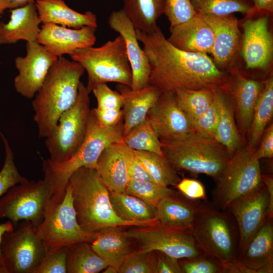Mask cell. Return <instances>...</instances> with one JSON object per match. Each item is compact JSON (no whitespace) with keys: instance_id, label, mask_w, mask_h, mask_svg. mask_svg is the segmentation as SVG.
Segmentation results:
<instances>
[{"instance_id":"14","label":"cell","mask_w":273,"mask_h":273,"mask_svg":"<svg viewBox=\"0 0 273 273\" xmlns=\"http://www.w3.org/2000/svg\"><path fill=\"white\" fill-rule=\"evenodd\" d=\"M269 194L263 186L259 189L242 196L228 206L238 226L239 254L267 219Z\"/></svg>"},{"instance_id":"22","label":"cell","mask_w":273,"mask_h":273,"mask_svg":"<svg viewBox=\"0 0 273 273\" xmlns=\"http://www.w3.org/2000/svg\"><path fill=\"white\" fill-rule=\"evenodd\" d=\"M170 32L167 39L176 48L189 52L210 54L214 34L202 16L196 14L189 21L170 27Z\"/></svg>"},{"instance_id":"1","label":"cell","mask_w":273,"mask_h":273,"mask_svg":"<svg viewBox=\"0 0 273 273\" xmlns=\"http://www.w3.org/2000/svg\"><path fill=\"white\" fill-rule=\"evenodd\" d=\"M150 65L148 84L161 94L177 89L210 90L226 88L227 74L207 54L181 50L171 44L157 26L147 33L136 29Z\"/></svg>"},{"instance_id":"57","label":"cell","mask_w":273,"mask_h":273,"mask_svg":"<svg viewBox=\"0 0 273 273\" xmlns=\"http://www.w3.org/2000/svg\"><path fill=\"white\" fill-rule=\"evenodd\" d=\"M103 272L104 273H116L117 272L116 269L114 268L112 266H107V267H106L104 269Z\"/></svg>"},{"instance_id":"15","label":"cell","mask_w":273,"mask_h":273,"mask_svg":"<svg viewBox=\"0 0 273 273\" xmlns=\"http://www.w3.org/2000/svg\"><path fill=\"white\" fill-rule=\"evenodd\" d=\"M57 58L36 41L27 42L25 56L15 60L18 71L14 80L16 92L25 98H33Z\"/></svg>"},{"instance_id":"27","label":"cell","mask_w":273,"mask_h":273,"mask_svg":"<svg viewBox=\"0 0 273 273\" xmlns=\"http://www.w3.org/2000/svg\"><path fill=\"white\" fill-rule=\"evenodd\" d=\"M35 5L43 24L53 23L73 29L98 26L95 14L89 11L84 14L78 13L69 8L63 0H36Z\"/></svg>"},{"instance_id":"28","label":"cell","mask_w":273,"mask_h":273,"mask_svg":"<svg viewBox=\"0 0 273 273\" xmlns=\"http://www.w3.org/2000/svg\"><path fill=\"white\" fill-rule=\"evenodd\" d=\"M174 192L164 198L156 207V219L160 226L190 229L199 210L201 200L174 197Z\"/></svg>"},{"instance_id":"44","label":"cell","mask_w":273,"mask_h":273,"mask_svg":"<svg viewBox=\"0 0 273 273\" xmlns=\"http://www.w3.org/2000/svg\"><path fill=\"white\" fill-rule=\"evenodd\" d=\"M67 248L63 247L48 250L36 273H66Z\"/></svg>"},{"instance_id":"45","label":"cell","mask_w":273,"mask_h":273,"mask_svg":"<svg viewBox=\"0 0 273 273\" xmlns=\"http://www.w3.org/2000/svg\"><path fill=\"white\" fill-rule=\"evenodd\" d=\"M178 260L183 273H223L222 266L207 255Z\"/></svg>"},{"instance_id":"10","label":"cell","mask_w":273,"mask_h":273,"mask_svg":"<svg viewBox=\"0 0 273 273\" xmlns=\"http://www.w3.org/2000/svg\"><path fill=\"white\" fill-rule=\"evenodd\" d=\"M52 197L51 185L46 177L18 184L0 198V218L9 219L14 225L29 221L36 229L49 210Z\"/></svg>"},{"instance_id":"9","label":"cell","mask_w":273,"mask_h":273,"mask_svg":"<svg viewBox=\"0 0 273 273\" xmlns=\"http://www.w3.org/2000/svg\"><path fill=\"white\" fill-rule=\"evenodd\" d=\"M89 94L80 82L76 101L61 115L56 125L46 138L45 145L51 161L62 163L68 160L83 143L91 111Z\"/></svg>"},{"instance_id":"47","label":"cell","mask_w":273,"mask_h":273,"mask_svg":"<svg viewBox=\"0 0 273 273\" xmlns=\"http://www.w3.org/2000/svg\"><path fill=\"white\" fill-rule=\"evenodd\" d=\"M124 150L130 179L154 181L146 167L135 154L134 150L124 144Z\"/></svg>"},{"instance_id":"58","label":"cell","mask_w":273,"mask_h":273,"mask_svg":"<svg viewBox=\"0 0 273 273\" xmlns=\"http://www.w3.org/2000/svg\"><path fill=\"white\" fill-rule=\"evenodd\" d=\"M0 273H7V270L4 266L0 265Z\"/></svg>"},{"instance_id":"33","label":"cell","mask_w":273,"mask_h":273,"mask_svg":"<svg viewBox=\"0 0 273 273\" xmlns=\"http://www.w3.org/2000/svg\"><path fill=\"white\" fill-rule=\"evenodd\" d=\"M273 115V78L263 82V86L255 107L248 131V145L255 149Z\"/></svg>"},{"instance_id":"48","label":"cell","mask_w":273,"mask_h":273,"mask_svg":"<svg viewBox=\"0 0 273 273\" xmlns=\"http://www.w3.org/2000/svg\"><path fill=\"white\" fill-rule=\"evenodd\" d=\"M175 187L187 198L194 200H206L205 189L199 180L184 178L180 180Z\"/></svg>"},{"instance_id":"56","label":"cell","mask_w":273,"mask_h":273,"mask_svg":"<svg viewBox=\"0 0 273 273\" xmlns=\"http://www.w3.org/2000/svg\"><path fill=\"white\" fill-rule=\"evenodd\" d=\"M13 2L15 3L19 7H21L25 6L27 4L30 2H35L34 0H12Z\"/></svg>"},{"instance_id":"8","label":"cell","mask_w":273,"mask_h":273,"mask_svg":"<svg viewBox=\"0 0 273 273\" xmlns=\"http://www.w3.org/2000/svg\"><path fill=\"white\" fill-rule=\"evenodd\" d=\"M255 150L247 145L231 156L215 180L212 203L215 207L225 211L234 200L264 186L259 160L255 156Z\"/></svg>"},{"instance_id":"25","label":"cell","mask_w":273,"mask_h":273,"mask_svg":"<svg viewBox=\"0 0 273 273\" xmlns=\"http://www.w3.org/2000/svg\"><path fill=\"white\" fill-rule=\"evenodd\" d=\"M118 89L123 99V136L143 122L161 93L154 86L147 85L136 90L120 84Z\"/></svg>"},{"instance_id":"2","label":"cell","mask_w":273,"mask_h":273,"mask_svg":"<svg viewBox=\"0 0 273 273\" xmlns=\"http://www.w3.org/2000/svg\"><path fill=\"white\" fill-rule=\"evenodd\" d=\"M84 69L76 61L60 57L51 67L32 102L40 138H47L61 115L75 103Z\"/></svg>"},{"instance_id":"29","label":"cell","mask_w":273,"mask_h":273,"mask_svg":"<svg viewBox=\"0 0 273 273\" xmlns=\"http://www.w3.org/2000/svg\"><path fill=\"white\" fill-rule=\"evenodd\" d=\"M92 243V249L117 271L125 258L132 252L128 238L117 227L109 228L100 232Z\"/></svg>"},{"instance_id":"19","label":"cell","mask_w":273,"mask_h":273,"mask_svg":"<svg viewBox=\"0 0 273 273\" xmlns=\"http://www.w3.org/2000/svg\"><path fill=\"white\" fill-rule=\"evenodd\" d=\"M212 29L214 41L210 54L220 70L231 68L241 47L239 21L233 14L202 16Z\"/></svg>"},{"instance_id":"51","label":"cell","mask_w":273,"mask_h":273,"mask_svg":"<svg viewBox=\"0 0 273 273\" xmlns=\"http://www.w3.org/2000/svg\"><path fill=\"white\" fill-rule=\"evenodd\" d=\"M256 157L260 160L261 158H271L273 156V125L271 124L265 129L260 146L254 151Z\"/></svg>"},{"instance_id":"53","label":"cell","mask_w":273,"mask_h":273,"mask_svg":"<svg viewBox=\"0 0 273 273\" xmlns=\"http://www.w3.org/2000/svg\"><path fill=\"white\" fill-rule=\"evenodd\" d=\"M253 7L254 15L256 13L272 14L273 0H251Z\"/></svg>"},{"instance_id":"46","label":"cell","mask_w":273,"mask_h":273,"mask_svg":"<svg viewBox=\"0 0 273 273\" xmlns=\"http://www.w3.org/2000/svg\"><path fill=\"white\" fill-rule=\"evenodd\" d=\"M97 101V107L102 109H121L123 105L122 95L112 90L106 83L96 86L92 91Z\"/></svg>"},{"instance_id":"37","label":"cell","mask_w":273,"mask_h":273,"mask_svg":"<svg viewBox=\"0 0 273 273\" xmlns=\"http://www.w3.org/2000/svg\"><path fill=\"white\" fill-rule=\"evenodd\" d=\"M215 91L183 88L175 91L178 105L191 124L210 106L213 100Z\"/></svg>"},{"instance_id":"55","label":"cell","mask_w":273,"mask_h":273,"mask_svg":"<svg viewBox=\"0 0 273 273\" xmlns=\"http://www.w3.org/2000/svg\"><path fill=\"white\" fill-rule=\"evenodd\" d=\"M18 6L12 0H0V16L8 9L18 8Z\"/></svg>"},{"instance_id":"6","label":"cell","mask_w":273,"mask_h":273,"mask_svg":"<svg viewBox=\"0 0 273 273\" xmlns=\"http://www.w3.org/2000/svg\"><path fill=\"white\" fill-rule=\"evenodd\" d=\"M161 142L164 155L175 169L204 174L215 180L231 157L217 141L195 132L181 139Z\"/></svg>"},{"instance_id":"18","label":"cell","mask_w":273,"mask_h":273,"mask_svg":"<svg viewBox=\"0 0 273 273\" xmlns=\"http://www.w3.org/2000/svg\"><path fill=\"white\" fill-rule=\"evenodd\" d=\"M108 23L123 39L129 62L132 83L130 89H140L148 85L150 65L148 57L139 43L136 29L131 20L121 9L111 13Z\"/></svg>"},{"instance_id":"52","label":"cell","mask_w":273,"mask_h":273,"mask_svg":"<svg viewBox=\"0 0 273 273\" xmlns=\"http://www.w3.org/2000/svg\"><path fill=\"white\" fill-rule=\"evenodd\" d=\"M262 180L269 194V204L267 219L273 217V177L269 174H262Z\"/></svg>"},{"instance_id":"23","label":"cell","mask_w":273,"mask_h":273,"mask_svg":"<svg viewBox=\"0 0 273 273\" xmlns=\"http://www.w3.org/2000/svg\"><path fill=\"white\" fill-rule=\"evenodd\" d=\"M10 12L9 21L7 23L0 22V45L15 43L20 40L35 41L41 23L35 2L13 9Z\"/></svg>"},{"instance_id":"30","label":"cell","mask_w":273,"mask_h":273,"mask_svg":"<svg viewBox=\"0 0 273 273\" xmlns=\"http://www.w3.org/2000/svg\"><path fill=\"white\" fill-rule=\"evenodd\" d=\"M224 89L215 91L219 106V118L216 141L223 146L231 156L242 147V138L235 122L233 103Z\"/></svg>"},{"instance_id":"41","label":"cell","mask_w":273,"mask_h":273,"mask_svg":"<svg viewBox=\"0 0 273 273\" xmlns=\"http://www.w3.org/2000/svg\"><path fill=\"white\" fill-rule=\"evenodd\" d=\"M215 91L213 100L210 106L202 115L191 122V125L193 131L196 134L216 141V129L219 118V106Z\"/></svg>"},{"instance_id":"5","label":"cell","mask_w":273,"mask_h":273,"mask_svg":"<svg viewBox=\"0 0 273 273\" xmlns=\"http://www.w3.org/2000/svg\"><path fill=\"white\" fill-rule=\"evenodd\" d=\"M190 231L207 256L218 262L223 273L237 261V235L230 216L212 204L201 201Z\"/></svg>"},{"instance_id":"17","label":"cell","mask_w":273,"mask_h":273,"mask_svg":"<svg viewBox=\"0 0 273 273\" xmlns=\"http://www.w3.org/2000/svg\"><path fill=\"white\" fill-rule=\"evenodd\" d=\"M242 23L241 55L247 69H266L273 56V38L267 15L248 17Z\"/></svg>"},{"instance_id":"39","label":"cell","mask_w":273,"mask_h":273,"mask_svg":"<svg viewBox=\"0 0 273 273\" xmlns=\"http://www.w3.org/2000/svg\"><path fill=\"white\" fill-rule=\"evenodd\" d=\"M124 193L134 196L156 208L162 199L172 195L174 192L168 187L154 181L130 179Z\"/></svg>"},{"instance_id":"42","label":"cell","mask_w":273,"mask_h":273,"mask_svg":"<svg viewBox=\"0 0 273 273\" xmlns=\"http://www.w3.org/2000/svg\"><path fill=\"white\" fill-rule=\"evenodd\" d=\"M164 14L170 22V27L186 22L196 15L191 0H165Z\"/></svg>"},{"instance_id":"31","label":"cell","mask_w":273,"mask_h":273,"mask_svg":"<svg viewBox=\"0 0 273 273\" xmlns=\"http://www.w3.org/2000/svg\"><path fill=\"white\" fill-rule=\"evenodd\" d=\"M109 196L114 210L121 219L160 226L156 219V208L125 193L109 192Z\"/></svg>"},{"instance_id":"54","label":"cell","mask_w":273,"mask_h":273,"mask_svg":"<svg viewBox=\"0 0 273 273\" xmlns=\"http://www.w3.org/2000/svg\"><path fill=\"white\" fill-rule=\"evenodd\" d=\"M14 225L13 222L10 220H8L7 221L4 223H2L0 224V246H1V242L2 240V238L3 234L6 232L13 230L14 229ZM0 265L4 266L2 253L1 251V247H0Z\"/></svg>"},{"instance_id":"38","label":"cell","mask_w":273,"mask_h":273,"mask_svg":"<svg viewBox=\"0 0 273 273\" xmlns=\"http://www.w3.org/2000/svg\"><path fill=\"white\" fill-rule=\"evenodd\" d=\"M121 142L134 150L150 152L164 156L161 142L147 117L123 136Z\"/></svg>"},{"instance_id":"7","label":"cell","mask_w":273,"mask_h":273,"mask_svg":"<svg viewBox=\"0 0 273 273\" xmlns=\"http://www.w3.org/2000/svg\"><path fill=\"white\" fill-rule=\"evenodd\" d=\"M70 56L87 73L86 86L90 93L97 85L113 82L130 87L132 73L123 38L118 35L99 47L75 50Z\"/></svg>"},{"instance_id":"43","label":"cell","mask_w":273,"mask_h":273,"mask_svg":"<svg viewBox=\"0 0 273 273\" xmlns=\"http://www.w3.org/2000/svg\"><path fill=\"white\" fill-rule=\"evenodd\" d=\"M141 250L132 252L118 270L119 273H156L155 261Z\"/></svg>"},{"instance_id":"24","label":"cell","mask_w":273,"mask_h":273,"mask_svg":"<svg viewBox=\"0 0 273 273\" xmlns=\"http://www.w3.org/2000/svg\"><path fill=\"white\" fill-rule=\"evenodd\" d=\"M96 169L109 192L124 193L130 178L124 144L120 141L106 147L98 160Z\"/></svg>"},{"instance_id":"3","label":"cell","mask_w":273,"mask_h":273,"mask_svg":"<svg viewBox=\"0 0 273 273\" xmlns=\"http://www.w3.org/2000/svg\"><path fill=\"white\" fill-rule=\"evenodd\" d=\"M67 185L71 190L78 222L86 231L99 232L121 226H152L125 220L116 214L111 203L109 191L96 169L80 168L71 176Z\"/></svg>"},{"instance_id":"32","label":"cell","mask_w":273,"mask_h":273,"mask_svg":"<svg viewBox=\"0 0 273 273\" xmlns=\"http://www.w3.org/2000/svg\"><path fill=\"white\" fill-rule=\"evenodd\" d=\"M165 0H124L122 9L135 29L149 33L156 27L164 13Z\"/></svg>"},{"instance_id":"36","label":"cell","mask_w":273,"mask_h":273,"mask_svg":"<svg viewBox=\"0 0 273 273\" xmlns=\"http://www.w3.org/2000/svg\"><path fill=\"white\" fill-rule=\"evenodd\" d=\"M197 15L223 16L240 13L247 17L254 15L251 0H191Z\"/></svg>"},{"instance_id":"34","label":"cell","mask_w":273,"mask_h":273,"mask_svg":"<svg viewBox=\"0 0 273 273\" xmlns=\"http://www.w3.org/2000/svg\"><path fill=\"white\" fill-rule=\"evenodd\" d=\"M67 273H97L108 266L87 242L72 244L67 250Z\"/></svg>"},{"instance_id":"21","label":"cell","mask_w":273,"mask_h":273,"mask_svg":"<svg viewBox=\"0 0 273 273\" xmlns=\"http://www.w3.org/2000/svg\"><path fill=\"white\" fill-rule=\"evenodd\" d=\"M272 219H267L238 255L237 262L246 273H272L273 271Z\"/></svg>"},{"instance_id":"35","label":"cell","mask_w":273,"mask_h":273,"mask_svg":"<svg viewBox=\"0 0 273 273\" xmlns=\"http://www.w3.org/2000/svg\"><path fill=\"white\" fill-rule=\"evenodd\" d=\"M134 151L155 183L165 187L175 186L181 179L165 156L147 151Z\"/></svg>"},{"instance_id":"12","label":"cell","mask_w":273,"mask_h":273,"mask_svg":"<svg viewBox=\"0 0 273 273\" xmlns=\"http://www.w3.org/2000/svg\"><path fill=\"white\" fill-rule=\"evenodd\" d=\"M0 247L7 273H36L48 251L36 229L27 221L5 232Z\"/></svg>"},{"instance_id":"49","label":"cell","mask_w":273,"mask_h":273,"mask_svg":"<svg viewBox=\"0 0 273 273\" xmlns=\"http://www.w3.org/2000/svg\"><path fill=\"white\" fill-rule=\"evenodd\" d=\"M98 122L104 127H112L123 122L122 109H102L98 108L92 110Z\"/></svg>"},{"instance_id":"11","label":"cell","mask_w":273,"mask_h":273,"mask_svg":"<svg viewBox=\"0 0 273 273\" xmlns=\"http://www.w3.org/2000/svg\"><path fill=\"white\" fill-rule=\"evenodd\" d=\"M36 231L47 251L77 243L92 242L100 233L86 231L79 225L68 185L62 200L49 210Z\"/></svg>"},{"instance_id":"4","label":"cell","mask_w":273,"mask_h":273,"mask_svg":"<svg viewBox=\"0 0 273 273\" xmlns=\"http://www.w3.org/2000/svg\"><path fill=\"white\" fill-rule=\"evenodd\" d=\"M123 123L122 122L112 127L103 126L98 122L91 110L86 134L78 151L62 163H54L49 159L43 160L44 177L49 180L52 187L51 207L62 200L68 180L75 171L83 167L96 169L98 160L104 149L112 144L121 141Z\"/></svg>"},{"instance_id":"16","label":"cell","mask_w":273,"mask_h":273,"mask_svg":"<svg viewBox=\"0 0 273 273\" xmlns=\"http://www.w3.org/2000/svg\"><path fill=\"white\" fill-rule=\"evenodd\" d=\"M147 118L160 141L181 139L194 132L190 120L178 105L174 93L161 94Z\"/></svg>"},{"instance_id":"26","label":"cell","mask_w":273,"mask_h":273,"mask_svg":"<svg viewBox=\"0 0 273 273\" xmlns=\"http://www.w3.org/2000/svg\"><path fill=\"white\" fill-rule=\"evenodd\" d=\"M263 86V82L239 75L231 86H229L236 112L237 125L242 138L248 133Z\"/></svg>"},{"instance_id":"40","label":"cell","mask_w":273,"mask_h":273,"mask_svg":"<svg viewBox=\"0 0 273 273\" xmlns=\"http://www.w3.org/2000/svg\"><path fill=\"white\" fill-rule=\"evenodd\" d=\"M5 146V158L3 168L0 171V198L13 186L23 182L27 179L19 173L14 162L13 152L8 140L0 131Z\"/></svg>"},{"instance_id":"50","label":"cell","mask_w":273,"mask_h":273,"mask_svg":"<svg viewBox=\"0 0 273 273\" xmlns=\"http://www.w3.org/2000/svg\"><path fill=\"white\" fill-rule=\"evenodd\" d=\"M157 252L159 255L155 260L157 273H183L177 259Z\"/></svg>"},{"instance_id":"13","label":"cell","mask_w":273,"mask_h":273,"mask_svg":"<svg viewBox=\"0 0 273 273\" xmlns=\"http://www.w3.org/2000/svg\"><path fill=\"white\" fill-rule=\"evenodd\" d=\"M128 239L136 241L146 253L162 252L179 259L206 255L200 249L190 229L151 226L124 232Z\"/></svg>"},{"instance_id":"20","label":"cell","mask_w":273,"mask_h":273,"mask_svg":"<svg viewBox=\"0 0 273 273\" xmlns=\"http://www.w3.org/2000/svg\"><path fill=\"white\" fill-rule=\"evenodd\" d=\"M96 28L89 26L73 29L44 23L40 26L36 41L59 58L70 55L77 49L93 46L96 40Z\"/></svg>"}]
</instances>
